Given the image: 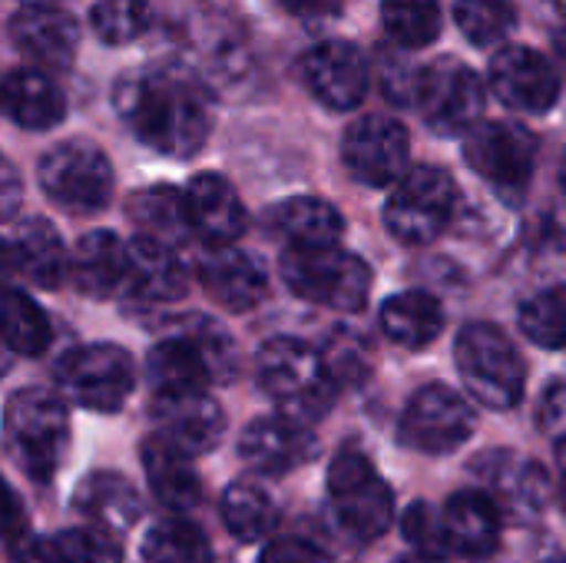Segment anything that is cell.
<instances>
[{"mask_svg":"<svg viewBox=\"0 0 566 563\" xmlns=\"http://www.w3.org/2000/svg\"><path fill=\"white\" fill-rule=\"evenodd\" d=\"M73 511L93 528L123 534L143 518V498L119 471H93L76 484Z\"/></svg>","mask_w":566,"mask_h":563,"instance_id":"29","label":"cell"},{"mask_svg":"<svg viewBox=\"0 0 566 563\" xmlns=\"http://www.w3.org/2000/svg\"><path fill=\"white\" fill-rule=\"evenodd\" d=\"M378 325L388 342H395L408 352H421L444 335L448 319H444V305L431 292L411 289V292H398L381 302Z\"/></svg>","mask_w":566,"mask_h":563,"instance_id":"30","label":"cell"},{"mask_svg":"<svg viewBox=\"0 0 566 563\" xmlns=\"http://www.w3.org/2000/svg\"><path fill=\"white\" fill-rule=\"evenodd\" d=\"M3 256L7 269L36 289H60L70 275L66 246L53 222L43 216H23L10 222L3 236Z\"/></svg>","mask_w":566,"mask_h":563,"instance_id":"20","label":"cell"},{"mask_svg":"<svg viewBox=\"0 0 566 563\" xmlns=\"http://www.w3.org/2000/svg\"><path fill=\"white\" fill-rule=\"evenodd\" d=\"M292 17H298V20H308V23H315V20H332L338 10H342V0H279Z\"/></svg>","mask_w":566,"mask_h":563,"instance_id":"44","label":"cell"},{"mask_svg":"<svg viewBox=\"0 0 566 563\" xmlns=\"http://www.w3.org/2000/svg\"><path fill=\"white\" fill-rule=\"evenodd\" d=\"M454 20L474 46H494L514 30L517 10L511 0H458Z\"/></svg>","mask_w":566,"mask_h":563,"instance_id":"38","label":"cell"},{"mask_svg":"<svg viewBox=\"0 0 566 563\" xmlns=\"http://www.w3.org/2000/svg\"><path fill=\"white\" fill-rule=\"evenodd\" d=\"M196 269H199V282L206 295L229 312H252L269 295L265 262L242 246L202 252Z\"/></svg>","mask_w":566,"mask_h":563,"instance_id":"21","label":"cell"},{"mask_svg":"<svg viewBox=\"0 0 566 563\" xmlns=\"http://www.w3.org/2000/svg\"><path fill=\"white\" fill-rule=\"evenodd\" d=\"M189 275L176 246H166L149 236L129 242V269L123 292L139 305H169L186 295Z\"/></svg>","mask_w":566,"mask_h":563,"instance_id":"23","label":"cell"},{"mask_svg":"<svg viewBox=\"0 0 566 563\" xmlns=\"http://www.w3.org/2000/svg\"><path fill=\"white\" fill-rule=\"evenodd\" d=\"M30 541V521L23 514V504L17 498V491H10V508H7V548L17 551L20 544Z\"/></svg>","mask_w":566,"mask_h":563,"instance_id":"45","label":"cell"},{"mask_svg":"<svg viewBox=\"0 0 566 563\" xmlns=\"http://www.w3.org/2000/svg\"><path fill=\"white\" fill-rule=\"evenodd\" d=\"M126 216L139 229V236L159 239L166 246H176L179 239L192 236L186 219V199L172 186H146L133 192L126 202Z\"/></svg>","mask_w":566,"mask_h":563,"instance_id":"34","label":"cell"},{"mask_svg":"<svg viewBox=\"0 0 566 563\" xmlns=\"http://www.w3.org/2000/svg\"><path fill=\"white\" fill-rule=\"evenodd\" d=\"M458 186L441 166H415L385 202V229L405 246H428L451 226Z\"/></svg>","mask_w":566,"mask_h":563,"instance_id":"10","label":"cell"},{"mask_svg":"<svg viewBox=\"0 0 566 563\" xmlns=\"http://www.w3.org/2000/svg\"><path fill=\"white\" fill-rule=\"evenodd\" d=\"M265 229L285 249H332L345 236V219L328 199L292 196L265 212Z\"/></svg>","mask_w":566,"mask_h":563,"instance_id":"25","label":"cell"},{"mask_svg":"<svg viewBox=\"0 0 566 563\" xmlns=\"http://www.w3.org/2000/svg\"><path fill=\"white\" fill-rule=\"evenodd\" d=\"M3 445L10 461L36 484H46L70 451V411L60 392L20 388L3 405Z\"/></svg>","mask_w":566,"mask_h":563,"instance_id":"4","label":"cell"},{"mask_svg":"<svg viewBox=\"0 0 566 563\" xmlns=\"http://www.w3.org/2000/svg\"><path fill=\"white\" fill-rule=\"evenodd\" d=\"M328 504L355 541H378L395 524V494L375 461L358 448H342L328 468Z\"/></svg>","mask_w":566,"mask_h":563,"instance_id":"8","label":"cell"},{"mask_svg":"<svg viewBox=\"0 0 566 563\" xmlns=\"http://www.w3.org/2000/svg\"><path fill=\"white\" fill-rule=\"evenodd\" d=\"M560 508H564V514H566V471L560 475Z\"/></svg>","mask_w":566,"mask_h":563,"instance_id":"48","label":"cell"},{"mask_svg":"<svg viewBox=\"0 0 566 563\" xmlns=\"http://www.w3.org/2000/svg\"><path fill=\"white\" fill-rule=\"evenodd\" d=\"M521 332L531 338V345L544 352L566 348V299L557 292H537L527 302H521L517 312Z\"/></svg>","mask_w":566,"mask_h":563,"instance_id":"39","label":"cell"},{"mask_svg":"<svg viewBox=\"0 0 566 563\" xmlns=\"http://www.w3.org/2000/svg\"><path fill=\"white\" fill-rule=\"evenodd\" d=\"M129 269V242H123L109 229H93L80 236L70 256V279L86 299H109L126 285Z\"/></svg>","mask_w":566,"mask_h":563,"instance_id":"28","label":"cell"},{"mask_svg":"<svg viewBox=\"0 0 566 563\" xmlns=\"http://www.w3.org/2000/svg\"><path fill=\"white\" fill-rule=\"evenodd\" d=\"M395 563H444V561H441L438 554H418V551H415V554H405V557H398Z\"/></svg>","mask_w":566,"mask_h":563,"instance_id":"47","label":"cell"},{"mask_svg":"<svg viewBox=\"0 0 566 563\" xmlns=\"http://www.w3.org/2000/svg\"><path fill=\"white\" fill-rule=\"evenodd\" d=\"M255 382L262 395L279 408V415L312 425L325 418L335 405L338 382L325 355L298 338H269L255 355Z\"/></svg>","mask_w":566,"mask_h":563,"instance_id":"3","label":"cell"},{"mask_svg":"<svg viewBox=\"0 0 566 563\" xmlns=\"http://www.w3.org/2000/svg\"><path fill=\"white\" fill-rule=\"evenodd\" d=\"M139 461H143V475H146L149 491L159 501V508H166L172 514H189L199 504L202 481L186 451H179L166 438L153 435L139 445Z\"/></svg>","mask_w":566,"mask_h":563,"instance_id":"27","label":"cell"},{"mask_svg":"<svg viewBox=\"0 0 566 563\" xmlns=\"http://www.w3.org/2000/svg\"><path fill=\"white\" fill-rule=\"evenodd\" d=\"M411 139L408 129L391 116H361L342 139L345 169L371 189L398 186L408 176Z\"/></svg>","mask_w":566,"mask_h":563,"instance_id":"14","label":"cell"},{"mask_svg":"<svg viewBox=\"0 0 566 563\" xmlns=\"http://www.w3.org/2000/svg\"><path fill=\"white\" fill-rule=\"evenodd\" d=\"M279 269L292 295L332 312H361L368 305L371 282H375L371 265L361 256L345 252L338 246L285 249Z\"/></svg>","mask_w":566,"mask_h":563,"instance_id":"7","label":"cell"},{"mask_svg":"<svg viewBox=\"0 0 566 563\" xmlns=\"http://www.w3.org/2000/svg\"><path fill=\"white\" fill-rule=\"evenodd\" d=\"M219 518L239 544H259V541L272 538V531L279 524L275 501L255 481H232L222 491Z\"/></svg>","mask_w":566,"mask_h":563,"instance_id":"33","label":"cell"},{"mask_svg":"<svg viewBox=\"0 0 566 563\" xmlns=\"http://www.w3.org/2000/svg\"><path fill=\"white\" fill-rule=\"evenodd\" d=\"M53 338L46 312L17 285L7 289V309H3V342L10 355H40Z\"/></svg>","mask_w":566,"mask_h":563,"instance_id":"36","label":"cell"},{"mask_svg":"<svg viewBox=\"0 0 566 563\" xmlns=\"http://www.w3.org/2000/svg\"><path fill=\"white\" fill-rule=\"evenodd\" d=\"M478 431L471 402L451 385H424L411 395L398 418V441L418 455H451Z\"/></svg>","mask_w":566,"mask_h":563,"instance_id":"11","label":"cell"},{"mask_svg":"<svg viewBox=\"0 0 566 563\" xmlns=\"http://www.w3.org/2000/svg\"><path fill=\"white\" fill-rule=\"evenodd\" d=\"M43 196L70 216H93L113 196V166L90 139H63L36 166Z\"/></svg>","mask_w":566,"mask_h":563,"instance_id":"9","label":"cell"},{"mask_svg":"<svg viewBox=\"0 0 566 563\" xmlns=\"http://www.w3.org/2000/svg\"><path fill=\"white\" fill-rule=\"evenodd\" d=\"M560 189H564V199H566V153H564V163H560Z\"/></svg>","mask_w":566,"mask_h":563,"instance_id":"49","label":"cell"},{"mask_svg":"<svg viewBox=\"0 0 566 563\" xmlns=\"http://www.w3.org/2000/svg\"><path fill=\"white\" fill-rule=\"evenodd\" d=\"M458 375L474 402L491 411H511L524 402L527 365L517 345L491 322H471L454 342Z\"/></svg>","mask_w":566,"mask_h":563,"instance_id":"5","label":"cell"},{"mask_svg":"<svg viewBox=\"0 0 566 563\" xmlns=\"http://www.w3.org/2000/svg\"><path fill=\"white\" fill-rule=\"evenodd\" d=\"M381 23L398 46L421 50L441 33V7L438 0H385Z\"/></svg>","mask_w":566,"mask_h":563,"instance_id":"37","label":"cell"},{"mask_svg":"<svg viewBox=\"0 0 566 563\" xmlns=\"http://www.w3.org/2000/svg\"><path fill=\"white\" fill-rule=\"evenodd\" d=\"M30 3H46V0H23V7H30Z\"/></svg>","mask_w":566,"mask_h":563,"instance_id":"50","label":"cell"},{"mask_svg":"<svg viewBox=\"0 0 566 563\" xmlns=\"http://www.w3.org/2000/svg\"><path fill=\"white\" fill-rule=\"evenodd\" d=\"M464 159L494 192L517 202L537 169V136L521 123L488 119L468 133Z\"/></svg>","mask_w":566,"mask_h":563,"instance_id":"13","label":"cell"},{"mask_svg":"<svg viewBox=\"0 0 566 563\" xmlns=\"http://www.w3.org/2000/svg\"><path fill=\"white\" fill-rule=\"evenodd\" d=\"M10 43L23 60H30L36 70H70L76 46H80V30L73 17L60 7L50 3H30L20 7L10 17Z\"/></svg>","mask_w":566,"mask_h":563,"instance_id":"19","label":"cell"},{"mask_svg":"<svg viewBox=\"0 0 566 563\" xmlns=\"http://www.w3.org/2000/svg\"><path fill=\"white\" fill-rule=\"evenodd\" d=\"M302 80L322 106L348 113L368 93V60L355 43L325 40L302 56Z\"/></svg>","mask_w":566,"mask_h":563,"instance_id":"18","label":"cell"},{"mask_svg":"<svg viewBox=\"0 0 566 563\" xmlns=\"http://www.w3.org/2000/svg\"><path fill=\"white\" fill-rule=\"evenodd\" d=\"M149 418L156 435L189 458L212 455L226 438V411L209 392L149 395Z\"/></svg>","mask_w":566,"mask_h":563,"instance_id":"16","label":"cell"},{"mask_svg":"<svg viewBox=\"0 0 566 563\" xmlns=\"http://www.w3.org/2000/svg\"><path fill=\"white\" fill-rule=\"evenodd\" d=\"M13 563H119L123 544L106 528H70L50 538H30L17 551H10Z\"/></svg>","mask_w":566,"mask_h":563,"instance_id":"31","label":"cell"},{"mask_svg":"<svg viewBox=\"0 0 566 563\" xmlns=\"http://www.w3.org/2000/svg\"><path fill=\"white\" fill-rule=\"evenodd\" d=\"M478 471L491 484V498L497 501V508L514 521L537 518L551 501L554 484L547 471L534 461L511 458V451H491Z\"/></svg>","mask_w":566,"mask_h":563,"instance_id":"24","label":"cell"},{"mask_svg":"<svg viewBox=\"0 0 566 563\" xmlns=\"http://www.w3.org/2000/svg\"><path fill=\"white\" fill-rule=\"evenodd\" d=\"M113 103L133 136L159 156L189 159L206 146V96L186 70L129 73L116 83Z\"/></svg>","mask_w":566,"mask_h":563,"instance_id":"1","label":"cell"},{"mask_svg":"<svg viewBox=\"0 0 566 563\" xmlns=\"http://www.w3.org/2000/svg\"><path fill=\"white\" fill-rule=\"evenodd\" d=\"M494 96L517 113H551L560 100V76L554 63L531 46H504L491 60Z\"/></svg>","mask_w":566,"mask_h":563,"instance_id":"17","label":"cell"},{"mask_svg":"<svg viewBox=\"0 0 566 563\" xmlns=\"http://www.w3.org/2000/svg\"><path fill=\"white\" fill-rule=\"evenodd\" d=\"M149 23H153V10L146 0H99L90 10L93 33L109 46L133 43L149 30Z\"/></svg>","mask_w":566,"mask_h":563,"instance_id":"40","label":"cell"},{"mask_svg":"<svg viewBox=\"0 0 566 563\" xmlns=\"http://www.w3.org/2000/svg\"><path fill=\"white\" fill-rule=\"evenodd\" d=\"M401 531L405 538L418 548V554H438L448 551V541H444V521L441 514L431 511V504H411L401 518Z\"/></svg>","mask_w":566,"mask_h":563,"instance_id":"41","label":"cell"},{"mask_svg":"<svg viewBox=\"0 0 566 563\" xmlns=\"http://www.w3.org/2000/svg\"><path fill=\"white\" fill-rule=\"evenodd\" d=\"M143 563H212V544L199 524L186 518H166L143 538Z\"/></svg>","mask_w":566,"mask_h":563,"instance_id":"35","label":"cell"},{"mask_svg":"<svg viewBox=\"0 0 566 563\" xmlns=\"http://www.w3.org/2000/svg\"><path fill=\"white\" fill-rule=\"evenodd\" d=\"M3 110L20 129L43 133L66 116V100L43 70L17 66L3 80Z\"/></svg>","mask_w":566,"mask_h":563,"instance_id":"32","label":"cell"},{"mask_svg":"<svg viewBox=\"0 0 566 563\" xmlns=\"http://www.w3.org/2000/svg\"><path fill=\"white\" fill-rule=\"evenodd\" d=\"M318 458V438L308 425L269 415L255 418L239 435V461L259 478H282Z\"/></svg>","mask_w":566,"mask_h":563,"instance_id":"15","label":"cell"},{"mask_svg":"<svg viewBox=\"0 0 566 563\" xmlns=\"http://www.w3.org/2000/svg\"><path fill=\"white\" fill-rule=\"evenodd\" d=\"M259 563H332V554L312 538L289 534V538H272L259 554Z\"/></svg>","mask_w":566,"mask_h":563,"instance_id":"42","label":"cell"},{"mask_svg":"<svg viewBox=\"0 0 566 563\" xmlns=\"http://www.w3.org/2000/svg\"><path fill=\"white\" fill-rule=\"evenodd\" d=\"M444 541L448 551L481 561L491 557L501 544V508L488 491H458L448 498L444 511Z\"/></svg>","mask_w":566,"mask_h":563,"instance_id":"26","label":"cell"},{"mask_svg":"<svg viewBox=\"0 0 566 563\" xmlns=\"http://www.w3.org/2000/svg\"><path fill=\"white\" fill-rule=\"evenodd\" d=\"M421 119L438 136L471 133L484 110V83L478 73L451 56H441L415 73V96Z\"/></svg>","mask_w":566,"mask_h":563,"instance_id":"12","label":"cell"},{"mask_svg":"<svg viewBox=\"0 0 566 563\" xmlns=\"http://www.w3.org/2000/svg\"><path fill=\"white\" fill-rule=\"evenodd\" d=\"M239 348L232 335L202 312L169 319V332L146 355L149 395L209 392V385L232 382Z\"/></svg>","mask_w":566,"mask_h":563,"instance_id":"2","label":"cell"},{"mask_svg":"<svg viewBox=\"0 0 566 563\" xmlns=\"http://www.w3.org/2000/svg\"><path fill=\"white\" fill-rule=\"evenodd\" d=\"M182 199H186L189 232L196 239H202L212 249H226L242 239L249 216H245L239 192L232 189V183L226 176H219V173L192 176L189 186L182 189Z\"/></svg>","mask_w":566,"mask_h":563,"instance_id":"22","label":"cell"},{"mask_svg":"<svg viewBox=\"0 0 566 563\" xmlns=\"http://www.w3.org/2000/svg\"><path fill=\"white\" fill-rule=\"evenodd\" d=\"M17 202H20V183L10 163H3V219L13 222L17 216Z\"/></svg>","mask_w":566,"mask_h":563,"instance_id":"46","label":"cell"},{"mask_svg":"<svg viewBox=\"0 0 566 563\" xmlns=\"http://www.w3.org/2000/svg\"><path fill=\"white\" fill-rule=\"evenodd\" d=\"M544 563H564V561H544Z\"/></svg>","mask_w":566,"mask_h":563,"instance_id":"51","label":"cell"},{"mask_svg":"<svg viewBox=\"0 0 566 563\" xmlns=\"http://www.w3.org/2000/svg\"><path fill=\"white\" fill-rule=\"evenodd\" d=\"M53 385L63 395V402L83 411L113 415L136 392V362L116 342L76 345L56 358Z\"/></svg>","mask_w":566,"mask_h":563,"instance_id":"6","label":"cell"},{"mask_svg":"<svg viewBox=\"0 0 566 563\" xmlns=\"http://www.w3.org/2000/svg\"><path fill=\"white\" fill-rule=\"evenodd\" d=\"M537 425L551 445L566 448V385H551L544 392L541 408H537Z\"/></svg>","mask_w":566,"mask_h":563,"instance_id":"43","label":"cell"}]
</instances>
